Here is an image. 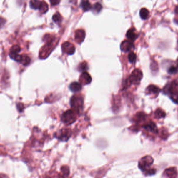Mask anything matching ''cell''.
<instances>
[{
  "mask_svg": "<svg viewBox=\"0 0 178 178\" xmlns=\"http://www.w3.org/2000/svg\"><path fill=\"white\" fill-rule=\"evenodd\" d=\"M79 113V110L72 108L63 113L61 116V120L65 124H71L76 120Z\"/></svg>",
  "mask_w": 178,
  "mask_h": 178,
  "instance_id": "1",
  "label": "cell"
},
{
  "mask_svg": "<svg viewBox=\"0 0 178 178\" xmlns=\"http://www.w3.org/2000/svg\"><path fill=\"white\" fill-rule=\"evenodd\" d=\"M143 76L142 72L139 69H135L132 72L130 76L127 79L125 86L128 87L132 84H138L140 83Z\"/></svg>",
  "mask_w": 178,
  "mask_h": 178,
  "instance_id": "2",
  "label": "cell"
},
{
  "mask_svg": "<svg viewBox=\"0 0 178 178\" xmlns=\"http://www.w3.org/2000/svg\"><path fill=\"white\" fill-rule=\"evenodd\" d=\"M153 158L150 156H146L141 158L139 162V167L142 172H147L153 164Z\"/></svg>",
  "mask_w": 178,
  "mask_h": 178,
  "instance_id": "3",
  "label": "cell"
},
{
  "mask_svg": "<svg viewBox=\"0 0 178 178\" xmlns=\"http://www.w3.org/2000/svg\"><path fill=\"white\" fill-rule=\"evenodd\" d=\"M164 92L169 94L170 96L178 95V81L174 80L169 84H167L164 89Z\"/></svg>",
  "mask_w": 178,
  "mask_h": 178,
  "instance_id": "4",
  "label": "cell"
},
{
  "mask_svg": "<svg viewBox=\"0 0 178 178\" xmlns=\"http://www.w3.org/2000/svg\"><path fill=\"white\" fill-rule=\"evenodd\" d=\"M71 135V131L69 129H62L56 133V137L61 141H67Z\"/></svg>",
  "mask_w": 178,
  "mask_h": 178,
  "instance_id": "5",
  "label": "cell"
},
{
  "mask_svg": "<svg viewBox=\"0 0 178 178\" xmlns=\"http://www.w3.org/2000/svg\"><path fill=\"white\" fill-rule=\"evenodd\" d=\"M83 99L78 95H74L70 99V103L72 108L79 110L83 105Z\"/></svg>",
  "mask_w": 178,
  "mask_h": 178,
  "instance_id": "6",
  "label": "cell"
},
{
  "mask_svg": "<svg viewBox=\"0 0 178 178\" xmlns=\"http://www.w3.org/2000/svg\"><path fill=\"white\" fill-rule=\"evenodd\" d=\"M61 49L64 53L68 55H72L76 51V48L74 44L69 42H65L61 45Z\"/></svg>",
  "mask_w": 178,
  "mask_h": 178,
  "instance_id": "7",
  "label": "cell"
},
{
  "mask_svg": "<svg viewBox=\"0 0 178 178\" xmlns=\"http://www.w3.org/2000/svg\"><path fill=\"white\" fill-rule=\"evenodd\" d=\"M79 81L82 85H87L91 82L92 78L91 77L90 74L89 73L86 71H84L82 72L80 75Z\"/></svg>",
  "mask_w": 178,
  "mask_h": 178,
  "instance_id": "8",
  "label": "cell"
},
{
  "mask_svg": "<svg viewBox=\"0 0 178 178\" xmlns=\"http://www.w3.org/2000/svg\"><path fill=\"white\" fill-rule=\"evenodd\" d=\"M163 176L165 178H176L177 176V170L174 167L167 168L165 170Z\"/></svg>",
  "mask_w": 178,
  "mask_h": 178,
  "instance_id": "9",
  "label": "cell"
},
{
  "mask_svg": "<svg viewBox=\"0 0 178 178\" xmlns=\"http://www.w3.org/2000/svg\"><path fill=\"white\" fill-rule=\"evenodd\" d=\"M86 36V33L84 30L78 29L75 32L74 39L78 44H81L84 41Z\"/></svg>",
  "mask_w": 178,
  "mask_h": 178,
  "instance_id": "10",
  "label": "cell"
},
{
  "mask_svg": "<svg viewBox=\"0 0 178 178\" xmlns=\"http://www.w3.org/2000/svg\"><path fill=\"white\" fill-rule=\"evenodd\" d=\"M134 47L133 43L130 41H124L120 45V49L124 52H130L134 49Z\"/></svg>",
  "mask_w": 178,
  "mask_h": 178,
  "instance_id": "11",
  "label": "cell"
},
{
  "mask_svg": "<svg viewBox=\"0 0 178 178\" xmlns=\"http://www.w3.org/2000/svg\"><path fill=\"white\" fill-rule=\"evenodd\" d=\"M143 127L147 131H150L151 132L156 133V134L158 133L157 128V127L156 126V124L154 122H151L149 123L145 124L144 125H143Z\"/></svg>",
  "mask_w": 178,
  "mask_h": 178,
  "instance_id": "12",
  "label": "cell"
},
{
  "mask_svg": "<svg viewBox=\"0 0 178 178\" xmlns=\"http://www.w3.org/2000/svg\"><path fill=\"white\" fill-rule=\"evenodd\" d=\"M126 37L130 41L133 42L138 38V34L134 28H131L127 32Z\"/></svg>",
  "mask_w": 178,
  "mask_h": 178,
  "instance_id": "13",
  "label": "cell"
},
{
  "mask_svg": "<svg viewBox=\"0 0 178 178\" xmlns=\"http://www.w3.org/2000/svg\"><path fill=\"white\" fill-rule=\"evenodd\" d=\"M69 88L71 91L73 92L76 93L81 90L82 89V84L77 82H74L70 84Z\"/></svg>",
  "mask_w": 178,
  "mask_h": 178,
  "instance_id": "14",
  "label": "cell"
},
{
  "mask_svg": "<svg viewBox=\"0 0 178 178\" xmlns=\"http://www.w3.org/2000/svg\"><path fill=\"white\" fill-rule=\"evenodd\" d=\"M160 88L155 85H149L147 88V92L149 94H157L160 92Z\"/></svg>",
  "mask_w": 178,
  "mask_h": 178,
  "instance_id": "15",
  "label": "cell"
},
{
  "mask_svg": "<svg viewBox=\"0 0 178 178\" xmlns=\"http://www.w3.org/2000/svg\"><path fill=\"white\" fill-rule=\"evenodd\" d=\"M41 2L39 0H31L30 1V6L32 9H39Z\"/></svg>",
  "mask_w": 178,
  "mask_h": 178,
  "instance_id": "16",
  "label": "cell"
},
{
  "mask_svg": "<svg viewBox=\"0 0 178 178\" xmlns=\"http://www.w3.org/2000/svg\"><path fill=\"white\" fill-rule=\"evenodd\" d=\"M140 15L141 18H142V19L146 20L149 18V11L146 8H142V9L140 10Z\"/></svg>",
  "mask_w": 178,
  "mask_h": 178,
  "instance_id": "17",
  "label": "cell"
},
{
  "mask_svg": "<svg viewBox=\"0 0 178 178\" xmlns=\"http://www.w3.org/2000/svg\"><path fill=\"white\" fill-rule=\"evenodd\" d=\"M81 6L84 11H86L92 9V5L90 3L86 0H84L81 3Z\"/></svg>",
  "mask_w": 178,
  "mask_h": 178,
  "instance_id": "18",
  "label": "cell"
},
{
  "mask_svg": "<svg viewBox=\"0 0 178 178\" xmlns=\"http://www.w3.org/2000/svg\"><path fill=\"white\" fill-rule=\"evenodd\" d=\"M155 117L157 119H160L162 118H165L166 116V113L164 111L160 108H158L156 110L154 113Z\"/></svg>",
  "mask_w": 178,
  "mask_h": 178,
  "instance_id": "19",
  "label": "cell"
},
{
  "mask_svg": "<svg viewBox=\"0 0 178 178\" xmlns=\"http://www.w3.org/2000/svg\"><path fill=\"white\" fill-rule=\"evenodd\" d=\"M88 64L84 61L79 64L78 67V69L79 71L83 72L84 71H86V70L88 69Z\"/></svg>",
  "mask_w": 178,
  "mask_h": 178,
  "instance_id": "20",
  "label": "cell"
},
{
  "mask_svg": "<svg viewBox=\"0 0 178 178\" xmlns=\"http://www.w3.org/2000/svg\"><path fill=\"white\" fill-rule=\"evenodd\" d=\"M40 9L41 12H42V13H46L49 10V6H48L47 3L44 1H42L40 7V9Z\"/></svg>",
  "mask_w": 178,
  "mask_h": 178,
  "instance_id": "21",
  "label": "cell"
},
{
  "mask_svg": "<svg viewBox=\"0 0 178 178\" xmlns=\"http://www.w3.org/2000/svg\"><path fill=\"white\" fill-rule=\"evenodd\" d=\"M21 51V48L18 45H14L11 48L9 54H19Z\"/></svg>",
  "mask_w": 178,
  "mask_h": 178,
  "instance_id": "22",
  "label": "cell"
},
{
  "mask_svg": "<svg viewBox=\"0 0 178 178\" xmlns=\"http://www.w3.org/2000/svg\"><path fill=\"white\" fill-rule=\"evenodd\" d=\"M61 176L63 178H66L69 176V168L67 166H64L61 167Z\"/></svg>",
  "mask_w": 178,
  "mask_h": 178,
  "instance_id": "23",
  "label": "cell"
},
{
  "mask_svg": "<svg viewBox=\"0 0 178 178\" xmlns=\"http://www.w3.org/2000/svg\"><path fill=\"white\" fill-rule=\"evenodd\" d=\"M145 119L144 114L142 113H139L136 115L135 117V122H140Z\"/></svg>",
  "mask_w": 178,
  "mask_h": 178,
  "instance_id": "24",
  "label": "cell"
},
{
  "mask_svg": "<svg viewBox=\"0 0 178 178\" xmlns=\"http://www.w3.org/2000/svg\"><path fill=\"white\" fill-rule=\"evenodd\" d=\"M31 62V59L27 55H23V60L21 62V64H23L24 66L28 65Z\"/></svg>",
  "mask_w": 178,
  "mask_h": 178,
  "instance_id": "25",
  "label": "cell"
},
{
  "mask_svg": "<svg viewBox=\"0 0 178 178\" xmlns=\"http://www.w3.org/2000/svg\"><path fill=\"white\" fill-rule=\"evenodd\" d=\"M102 9V6L99 3H96L93 7V11L95 13H99Z\"/></svg>",
  "mask_w": 178,
  "mask_h": 178,
  "instance_id": "26",
  "label": "cell"
},
{
  "mask_svg": "<svg viewBox=\"0 0 178 178\" xmlns=\"http://www.w3.org/2000/svg\"><path fill=\"white\" fill-rule=\"evenodd\" d=\"M53 20L55 23H60L62 20V17L60 14L56 13L53 16Z\"/></svg>",
  "mask_w": 178,
  "mask_h": 178,
  "instance_id": "27",
  "label": "cell"
},
{
  "mask_svg": "<svg viewBox=\"0 0 178 178\" xmlns=\"http://www.w3.org/2000/svg\"><path fill=\"white\" fill-rule=\"evenodd\" d=\"M137 59V56L136 54L133 53V52H130L128 55V59L129 61L131 63H133L134 62H135Z\"/></svg>",
  "mask_w": 178,
  "mask_h": 178,
  "instance_id": "28",
  "label": "cell"
},
{
  "mask_svg": "<svg viewBox=\"0 0 178 178\" xmlns=\"http://www.w3.org/2000/svg\"><path fill=\"white\" fill-rule=\"evenodd\" d=\"M178 71V67H175V66H174L170 67L168 69V72L169 73V74H175L176 73H177Z\"/></svg>",
  "mask_w": 178,
  "mask_h": 178,
  "instance_id": "29",
  "label": "cell"
},
{
  "mask_svg": "<svg viewBox=\"0 0 178 178\" xmlns=\"http://www.w3.org/2000/svg\"><path fill=\"white\" fill-rule=\"evenodd\" d=\"M156 170L155 169H149L147 170V172H145V174L146 175H153L155 174Z\"/></svg>",
  "mask_w": 178,
  "mask_h": 178,
  "instance_id": "30",
  "label": "cell"
},
{
  "mask_svg": "<svg viewBox=\"0 0 178 178\" xmlns=\"http://www.w3.org/2000/svg\"><path fill=\"white\" fill-rule=\"evenodd\" d=\"M17 108L18 109V111L19 112H23L24 109V104L21 103H19L17 104Z\"/></svg>",
  "mask_w": 178,
  "mask_h": 178,
  "instance_id": "31",
  "label": "cell"
},
{
  "mask_svg": "<svg viewBox=\"0 0 178 178\" xmlns=\"http://www.w3.org/2000/svg\"><path fill=\"white\" fill-rule=\"evenodd\" d=\"M6 22V19H5L4 18L0 17V29L4 27Z\"/></svg>",
  "mask_w": 178,
  "mask_h": 178,
  "instance_id": "32",
  "label": "cell"
},
{
  "mask_svg": "<svg viewBox=\"0 0 178 178\" xmlns=\"http://www.w3.org/2000/svg\"><path fill=\"white\" fill-rule=\"evenodd\" d=\"M170 98H171V99L176 104H178V95L170 96Z\"/></svg>",
  "mask_w": 178,
  "mask_h": 178,
  "instance_id": "33",
  "label": "cell"
},
{
  "mask_svg": "<svg viewBox=\"0 0 178 178\" xmlns=\"http://www.w3.org/2000/svg\"><path fill=\"white\" fill-rule=\"evenodd\" d=\"M51 4L53 6L57 5L59 4V3L61 2V0H50Z\"/></svg>",
  "mask_w": 178,
  "mask_h": 178,
  "instance_id": "34",
  "label": "cell"
},
{
  "mask_svg": "<svg viewBox=\"0 0 178 178\" xmlns=\"http://www.w3.org/2000/svg\"><path fill=\"white\" fill-rule=\"evenodd\" d=\"M175 13L178 16V5L176 7V9H175Z\"/></svg>",
  "mask_w": 178,
  "mask_h": 178,
  "instance_id": "35",
  "label": "cell"
},
{
  "mask_svg": "<svg viewBox=\"0 0 178 178\" xmlns=\"http://www.w3.org/2000/svg\"><path fill=\"white\" fill-rule=\"evenodd\" d=\"M177 67H178V58L177 60Z\"/></svg>",
  "mask_w": 178,
  "mask_h": 178,
  "instance_id": "36",
  "label": "cell"
},
{
  "mask_svg": "<svg viewBox=\"0 0 178 178\" xmlns=\"http://www.w3.org/2000/svg\"></svg>",
  "mask_w": 178,
  "mask_h": 178,
  "instance_id": "37",
  "label": "cell"
}]
</instances>
